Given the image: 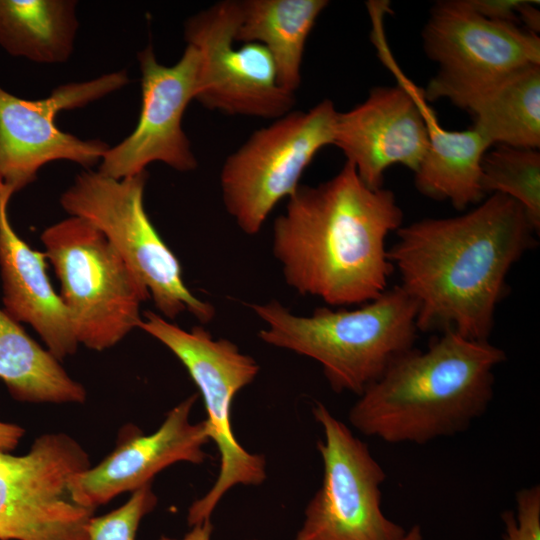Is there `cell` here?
Returning a JSON list of instances; mask_svg holds the SVG:
<instances>
[{
	"mask_svg": "<svg viewBox=\"0 0 540 540\" xmlns=\"http://www.w3.org/2000/svg\"><path fill=\"white\" fill-rule=\"evenodd\" d=\"M534 233L522 206L497 193L467 213L398 228L388 258L417 305L418 331L488 341L507 275Z\"/></svg>",
	"mask_w": 540,
	"mask_h": 540,
	"instance_id": "cell-1",
	"label": "cell"
},
{
	"mask_svg": "<svg viewBox=\"0 0 540 540\" xmlns=\"http://www.w3.org/2000/svg\"><path fill=\"white\" fill-rule=\"evenodd\" d=\"M391 190L369 188L345 162L332 178L287 198L272 231V253L287 286L330 307L362 305L386 289L394 270L386 239L402 225Z\"/></svg>",
	"mask_w": 540,
	"mask_h": 540,
	"instance_id": "cell-2",
	"label": "cell"
},
{
	"mask_svg": "<svg viewBox=\"0 0 540 540\" xmlns=\"http://www.w3.org/2000/svg\"><path fill=\"white\" fill-rule=\"evenodd\" d=\"M505 352L453 330L425 350L412 348L370 384L351 407L349 422L387 443L425 444L465 431L493 398L494 370Z\"/></svg>",
	"mask_w": 540,
	"mask_h": 540,
	"instance_id": "cell-3",
	"label": "cell"
},
{
	"mask_svg": "<svg viewBox=\"0 0 540 540\" xmlns=\"http://www.w3.org/2000/svg\"><path fill=\"white\" fill-rule=\"evenodd\" d=\"M260 340L318 362L334 392L360 395L413 348L417 305L399 286L355 309L318 307L297 315L277 300L249 305Z\"/></svg>",
	"mask_w": 540,
	"mask_h": 540,
	"instance_id": "cell-4",
	"label": "cell"
},
{
	"mask_svg": "<svg viewBox=\"0 0 540 540\" xmlns=\"http://www.w3.org/2000/svg\"><path fill=\"white\" fill-rule=\"evenodd\" d=\"M40 239L78 344L103 351L139 328L149 292L100 230L71 216L47 227Z\"/></svg>",
	"mask_w": 540,
	"mask_h": 540,
	"instance_id": "cell-5",
	"label": "cell"
},
{
	"mask_svg": "<svg viewBox=\"0 0 540 540\" xmlns=\"http://www.w3.org/2000/svg\"><path fill=\"white\" fill-rule=\"evenodd\" d=\"M139 328L167 347L188 371L204 402L210 440L219 452L216 481L189 507L187 522L192 527L210 520L220 500L236 485L258 486L266 479L265 457L248 452L238 442L231 422L234 397L254 381L260 366L235 343L214 338L202 325L185 330L145 311Z\"/></svg>",
	"mask_w": 540,
	"mask_h": 540,
	"instance_id": "cell-6",
	"label": "cell"
},
{
	"mask_svg": "<svg viewBox=\"0 0 540 540\" xmlns=\"http://www.w3.org/2000/svg\"><path fill=\"white\" fill-rule=\"evenodd\" d=\"M147 178V171L123 179L85 171L61 195L60 204L104 234L147 288L159 315L173 320L188 312L207 324L215 317V307L188 289L178 258L145 211Z\"/></svg>",
	"mask_w": 540,
	"mask_h": 540,
	"instance_id": "cell-7",
	"label": "cell"
},
{
	"mask_svg": "<svg viewBox=\"0 0 540 540\" xmlns=\"http://www.w3.org/2000/svg\"><path fill=\"white\" fill-rule=\"evenodd\" d=\"M337 114L329 99L308 111L292 110L254 131L226 158L222 200L242 232L257 234L275 206L296 191L318 151L333 144Z\"/></svg>",
	"mask_w": 540,
	"mask_h": 540,
	"instance_id": "cell-8",
	"label": "cell"
},
{
	"mask_svg": "<svg viewBox=\"0 0 540 540\" xmlns=\"http://www.w3.org/2000/svg\"><path fill=\"white\" fill-rule=\"evenodd\" d=\"M438 71L423 91L467 109L516 71L540 64V38L518 25L488 20L466 0L436 2L422 32Z\"/></svg>",
	"mask_w": 540,
	"mask_h": 540,
	"instance_id": "cell-9",
	"label": "cell"
},
{
	"mask_svg": "<svg viewBox=\"0 0 540 540\" xmlns=\"http://www.w3.org/2000/svg\"><path fill=\"white\" fill-rule=\"evenodd\" d=\"M90 466L60 432L39 436L23 455L0 452V540H89L94 510L73 500L69 481Z\"/></svg>",
	"mask_w": 540,
	"mask_h": 540,
	"instance_id": "cell-10",
	"label": "cell"
},
{
	"mask_svg": "<svg viewBox=\"0 0 540 540\" xmlns=\"http://www.w3.org/2000/svg\"><path fill=\"white\" fill-rule=\"evenodd\" d=\"M312 412L324 435L317 442L323 479L294 540H399L406 530L381 507L384 469L325 405L316 402Z\"/></svg>",
	"mask_w": 540,
	"mask_h": 540,
	"instance_id": "cell-11",
	"label": "cell"
},
{
	"mask_svg": "<svg viewBox=\"0 0 540 540\" xmlns=\"http://www.w3.org/2000/svg\"><path fill=\"white\" fill-rule=\"evenodd\" d=\"M240 2L223 0L186 20L184 38L199 53L195 99L231 116L276 120L296 103L279 82L274 60L262 44H236Z\"/></svg>",
	"mask_w": 540,
	"mask_h": 540,
	"instance_id": "cell-12",
	"label": "cell"
},
{
	"mask_svg": "<svg viewBox=\"0 0 540 540\" xmlns=\"http://www.w3.org/2000/svg\"><path fill=\"white\" fill-rule=\"evenodd\" d=\"M129 82L125 70L92 80L57 86L48 97L29 100L0 87V182L16 193L37 178L49 162L67 160L85 168L99 163L109 146L99 139H80L55 122L63 110L82 108Z\"/></svg>",
	"mask_w": 540,
	"mask_h": 540,
	"instance_id": "cell-13",
	"label": "cell"
},
{
	"mask_svg": "<svg viewBox=\"0 0 540 540\" xmlns=\"http://www.w3.org/2000/svg\"><path fill=\"white\" fill-rule=\"evenodd\" d=\"M142 105L133 132L108 148L99 172L114 179L135 176L153 162H162L179 172L197 168L198 161L182 128L188 104L195 99L200 65L198 51L186 46L172 66L160 64L153 47L138 52Z\"/></svg>",
	"mask_w": 540,
	"mask_h": 540,
	"instance_id": "cell-14",
	"label": "cell"
},
{
	"mask_svg": "<svg viewBox=\"0 0 540 540\" xmlns=\"http://www.w3.org/2000/svg\"><path fill=\"white\" fill-rule=\"evenodd\" d=\"M397 82L373 88L362 103L336 118L332 145L372 189L383 187L384 173L393 165L415 173L428 147L420 109L406 85Z\"/></svg>",
	"mask_w": 540,
	"mask_h": 540,
	"instance_id": "cell-15",
	"label": "cell"
},
{
	"mask_svg": "<svg viewBox=\"0 0 540 540\" xmlns=\"http://www.w3.org/2000/svg\"><path fill=\"white\" fill-rule=\"evenodd\" d=\"M198 398L192 394L166 415L150 435L133 432L94 467L70 478L73 500L95 510L123 492H133L151 483L153 477L178 462L201 464L207 458L203 446L210 440L206 420L190 421Z\"/></svg>",
	"mask_w": 540,
	"mask_h": 540,
	"instance_id": "cell-16",
	"label": "cell"
},
{
	"mask_svg": "<svg viewBox=\"0 0 540 540\" xmlns=\"http://www.w3.org/2000/svg\"><path fill=\"white\" fill-rule=\"evenodd\" d=\"M14 193L0 182V271L4 311L28 323L57 359L76 352L78 342L59 294L47 274L44 252L32 249L10 224L7 208Z\"/></svg>",
	"mask_w": 540,
	"mask_h": 540,
	"instance_id": "cell-17",
	"label": "cell"
},
{
	"mask_svg": "<svg viewBox=\"0 0 540 540\" xmlns=\"http://www.w3.org/2000/svg\"><path fill=\"white\" fill-rule=\"evenodd\" d=\"M380 59L413 95L424 119L428 147L416 170V189L424 196L449 201L457 210L482 201L481 162L492 146L473 127L463 131L445 129L430 108L424 93L401 71L388 46L378 50Z\"/></svg>",
	"mask_w": 540,
	"mask_h": 540,
	"instance_id": "cell-18",
	"label": "cell"
},
{
	"mask_svg": "<svg viewBox=\"0 0 540 540\" xmlns=\"http://www.w3.org/2000/svg\"><path fill=\"white\" fill-rule=\"evenodd\" d=\"M236 30L238 43L256 42L270 52L280 86L295 94L307 38L326 0H243Z\"/></svg>",
	"mask_w": 540,
	"mask_h": 540,
	"instance_id": "cell-19",
	"label": "cell"
},
{
	"mask_svg": "<svg viewBox=\"0 0 540 540\" xmlns=\"http://www.w3.org/2000/svg\"><path fill=\"white\" fill-rule=\"evenodd\" d=\"M0 379L16 400L83 403L86 390L19 322L0 309Z\"/></svg>",
	"mask_w": 540,
	"mask_h": 540,
	"instance_id": "cell-20",
	"label": "cell"
},
{
	"mask_svg": "<svg viewBox=\"0 0 540 540\" xmlns=\"http://www.w3.org/2000/svg\"><path fill=\"white\" fill-rule=\"evenodd\" d=\"M76 5L73 0H0V46L37 63L67 61L78 29Z\"/></svg>",
	"mask_w": 540,
	"mask_h": 540,
	"instance_id": "cell-21",
	"label": "cell"
},
{
	"mask_svg": "<svg viewBox=\"0 0 540 540\" xmlns=\"http://www.w3.org/2000/svg\"><path fill=\"white\" fill-rule=\"evenodd\" d=\"M467 112L493 146L540 147V64L524 67L476 100Z\"/></svg>",
	"mask_w": 540,
	"mask_h": 540,
	"instance_id": "cell-22",
	"label": "cell"
},
{
	"mask_svg": "<svg viewBox=\"0 0 540 540\" xmlns=\"http://www.w3.org/2000/svg\"><path fill=\"white\" fill-rule=\"evenodd\" d=\"M484 194H502L518 202L535 232L540 229V153L538 149L497 145L481 162Z\"/></svg>",
	"mask_w": 540,
	"mask_h": 540,
	"instance_id": "cell-23",
	"label": "cell"
},
{
	"mask_svg": "<svg viewBox=\"0 0 540 540\" xmlns=\"http://www.w3.org/2000/svg\"><path fill=\"white\" fill-rule=\"evenodd\" d=\"M157 505L151 483L132 492L128 501L103 516H92L88 527L89 540H135L141 520Z\"/></svg>",
	"mask_w": 540,
	"mask_h": 540,
	"instance_id": "cell-24",
	"label": "cell"
},
{
	"mask_svg": "<svg viewBox=\"0 0 540 540\" xmlns=\"http://www.w3.org/2000/svg\"><path fill=\"white\" fill-rule=\"evenodd\" d=\"M516 510L502 513L504 540H540V487L534 485L516 494Z\"/></svg>",
	"mask_w": 540,
	"mask_h": 540,
	"instance_id": "cell-25",
	"label": "cell"
},
{
	"mask_svg": "<svg viewBox=\"0 0 540 540\" xmlns=\"http://www.w3.org/2000/svg\"><path fill=\"white\" fill-rule=\"evenodd\" d=\"M524 0H466L468 6L482 17L519 26V10Z\"/></svg>",
	"mask_w": 540,
	"mask_h": 540,
	"instance_id": "cell-26",
	"label": "cell"
},
{
	"mask_svg": "<svg viewBox=\"0 0 540 540\" xmlns=\"http://www.w3.org/2000/svg\"><path fill=\"white\" fill-rule=\"evenodd\" d=\"M25 430L19 425L0 421V452H9L18 445Z\"/></svg>",
	"mask_w": 540,
	"mask_h": 540,
	"instance_id": "cell-27",
	"label": "cell"
},
{
	"mask_svg": "<svg viewBox=\"0 0 540 540\" xmlns=\"http://www.w3.org/2000/svg\"><path fill=\"white\" fill-rule=\"evenodd\" d=\"M213 525L211 520L191 527V530L182 538L174 539L167 536H161L159 540H211Z\"/></svg>",
	"mask_w": 540,
	"mask_h": 540,
	"instance_id": "cell-28",
	"label": "cell"
},
{
	"mask_svg": "<svg viewBox=\"0 0 540 540\" xmlns=\"http://www.w3.org/2000/svg\"><path fill=\"white\" fill-rule=\"evenodd\" d=\"M399 540H423L420 526H412L409 530H406L405 534Z\"/></svg>",
	"mask_w": 540,
	"mask_h": 540,
	"instance_id": "cell-29",
	"label": "cell"
},
{
	"mask_svg": "<svg viewBox=\"0 0 540 540\" xmlns=\"http://www.w3.org/2000/svg\"><path fill=\"white\" fill-rule=\"evenodd\" d=\"M249 540V539H248ZM251 540H257V539H251Z\"/></svg>",
	"mask_w": 540,
	"mask_h": 540,
	"instance_id": "cell-30",
	"label": "cell"
}]
</instances>
